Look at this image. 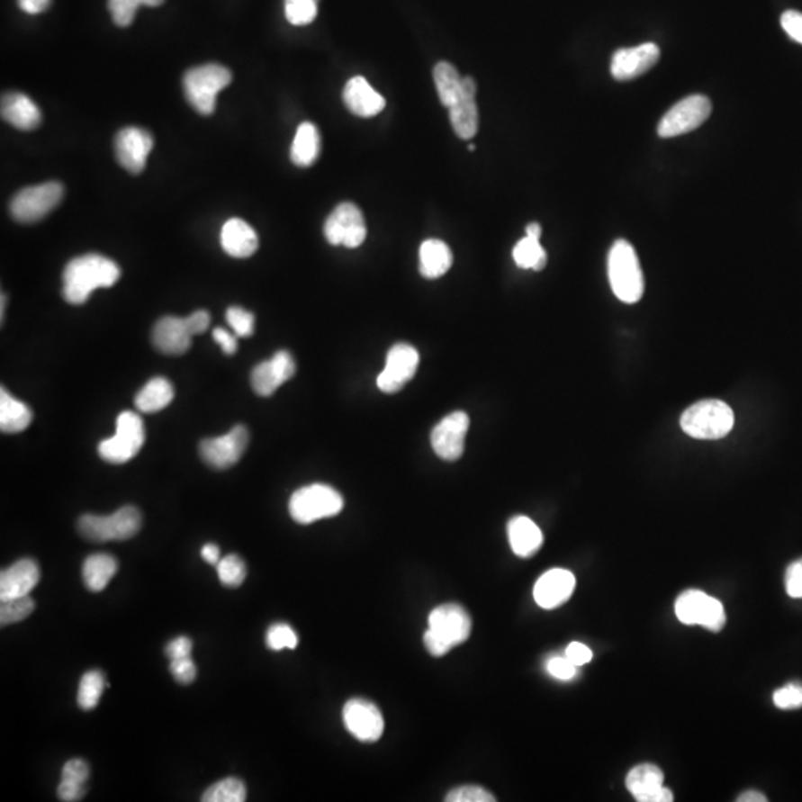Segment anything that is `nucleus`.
Listing matches in <instances>:
<instances>
[{
  "instance_id": "nucleus-32",
  "label": "nucleus",
  "mask_w": 802,
  "mask_h": 802,
  "mask_svg": "<svg viewBox=\"0 0 802 802\" xmlns=\"http://www.w3.org/2000/svg\"><path fill=\"white\" fill-rule=\"evenodd\" d=\"M175 399V386L168 379L157 376L146 383L136 395V408L141 413H157Z\"/></svg>"
},
{
  "instance_id": "nucleus-30",
  "label": "nucleus",
  "mask_w": 802,
  "mask_h": 802,
  "mask_svg": "<svg viewBox=\"0 0 802 802\" xmlns=\"http://www.w3.org/2000/svg\"><path fill=\"white\" fill-rule=\"evenodd\" d=\"M116 571L118 562L115 557L106 553H97L86 557L82 566V578L89 591L100 593L106 589L112 578L115 577Z\"/></svg>"
},
{
  "instance_id": "nucleus-39",
  "label": "nucleus",
  "mask_w": 802,
  "mask_h": 802,
  "mask_svg": "<svg viewBox=\"0 0 802 802\" xmlns=\"http://www.w3.org/2000/svg\"><path fill=\"white\" fill-rule=\"evenodd\" d=\"M217 575L221 584L226 587L241 586L247 577V566L241 557L228 554L216 564Z\"/></svg>"
},
{
  "instance_id": "nucleus-16",
  "label": "nucleus",
  "mask_w": 802,
  "mask_h": 802,
  "mask_svg": "<svg viewBox=\"0 0 802 802\" xmlns=\"http://www.w3.org/2000/svg\"><path fill=\"white\" fill-rule=\"evenodd\" d=\"M344 724L356 740L378 742L383 737V716L378 706L365 698H353L344 707Z\"/></svg>"
},
{
  "instance_id": "nucleus-46",
  "label": "nucleus",
  "mask_w": 802,
  "mask_h": 802,
  "mask_svg": "<svg viewBox=\"0 0 802 802\" xmlns=\"http://www.w3.org/2000/svg\"><path fill=\"white\" fill-rule=\"evenodd\" d=\"M447 802H493L497 798L482 786H459L446 795Z\"/></svg>"
},
{
  "instance_id": "nucleus-52",
  "label": "nucleus",
  "mask_w": 802,
  "mask_h": 802,
  "mask_svg": "<svg viewBox=\"0 0 802 802\" xmlns=\"http://www.w3.org/2000/svg\"><path fill=\"white\" fill-rule=\"evenodd\" d=\"M192 648H194V644H192L189 637L178 636L176 637V639H173V641L168 642V645L166 646V655L170 658V660L189 657L192 653Z\"/></svg>"
},
{
  "instance_id": "nucleus-42",
  "label": "nucleus",
  "mask_w": 802,
  "mask_h": 802,
  "mask_svg": "<svg viewBox=\"0 0 802 802\" xmlns=\"http://www.w3.org/2000/svg\"><path fill=\"white\" fill-rule=\"evenodd\" d=\"M296 632L290 627L289 624L276 623L272 624L267 628L266 645L272 651L294 650L297 646Z\"/></svg>"
},
{
  "instance_id": "nucleus-13",
  "label": "nucleus",
  "mask_w": 802,
  "mask_h": 802,
  "mask_svg": "<svg viewBox=\"0 0 802 802\" xmlns=\"http://www.w3.org/2000/svg\"><path fill=\"white\" fill-rule=\"evenodd\" d=\"M248 438V429L244 425H237L225 436L203 440L200 445L201 458L216 470L234 467L246 454Z\"/></svg>"
},
{
  "instance_id": "nucleus-17",
  "label": "nucleus",
  "mask_w": 802,
  "mask_h": 802,
  "mask_svg": "<svg viewBox=\"0 0 802 802\" xmlns=\"http://www.w3.org/2000/svg\"><path fill=\"white\" fill-rule=\"evenodd\" d=\"M153 139L150 132L141 128L127 127L115 137V155L118 162L131 175H140L145 170L149 153L152 152Z\"/></svg>"
},
{
  "instance_id": "nucleus-11",
  "label": "nucleus",
  "mask_w": 802,
  "mask_h": 802,
  "mask_svg": "<svg viewBox=\"0 0 802 802\" xmlns=\"http://www.w3.org/2000/svg\"><path fill=\"white\" fill-rule=\"evenodd\" d=\"M712 113V102L706 95L694 94L676 103L658 123V136L662 139L682 136L694 131L706 122Z\"/></svg>"
},
{
  "instance_id": "nucleus-18",
  "label": "nucleus",
  "mask_w": 802,
  "mask_h": 802,
  "mask_svg": "<svg viewBox=\"0 0 802 802\" xmlns=\"http://www.w3.org/2000/svg\"><path fill=\"white\" fill-rule=\"evenodd\" d=\"M296 363L287 351H278L271 360L262 361L251 372V388L260 397L274 394L283 383L293 378Z\"/></svg>"
},
{
  "instance_id": "nucleus-35",
  "label": "nucleus",
  "mask_w": 802,
  "mask_h": 802,
  "mask_svg": "<svg viewBox=\"0 0 802 802\" xmlns=\"http://www.w3.org/2000/svg\"><path fill=\"white\" fill-rule=\"evenodd\" d=\"M662 785H664V774L657 765H637L630 770L626 777V788L636 801Z\"/></svg>"
},
{
  "instance_id": "nucleus-36",
  "label": "nucleus",
  "mask_w": 802,
  "mask_h": 802,
  "mask_svg": "<svg viewBox=\"0 0 802 802\" xmlns=\"http://www.w3.org/2000/svg\"><path fill=\"white\" fill-rule=\"evenodd\" d=\"M513 259L522 269L543 271L547 265V253L536 238L525 237L514 246Z\"/></svg>"
},
{
  "instance_id": "nucleus-2",
  "label": "nucleus",
  "mask_w": 802,
  "mask_h": 802,
  "mask_svg": "<svg viewBox=\"0 0 802 802\" xmlns=\"http://www.w3.org/2000/svg\"><path fill=\"white\" fill-rule=\"evenodd\" d=\"M472 618L461 605L446 603L434 608L424 635L425 648L434 657H443L472 635Z\"/></svg>"
},
{
  "instance_id": "nucleus-38",
  "label": "nucleus",
  "mask_w": 802,
  "mask_h": 802,
  "mask_svg": "<svg viewBox=\"0 0 802 802\" xmlns=\"http://www.w3.org/2000/svg\"><path fill=\"white\" fill-rule=\"evenodd\" d=\"M247 799V788L244 781L237 777H226L205 790L203 802H244Z\"/></svg>"
},
{
  "instance_id": "nucleus-25",
  "label": "nucleus",
  "mask_w": 802,
  "mask_h": 802,
  "mask_svg": "<svg viewBox=\"0 0 802 802\" xmlns=\"http://www.w3.org/2000/svg\"><path fill=\"white\" fill-rule=\"evenodd\" d=\"M2 118L18 130L30 131L41 125L42 113L24 94L8 93L2 98Z\"/></svg>"
},
{
  "instance_id": "nucleus-26",
  "label": "nucleus",
  "mask_w": 802,
  "mask_h": 802,
  "mask_svg": "<svg viewBox=\"0 0 802 802\" xmlns=\"http://www.w3.org/2000/svg\"><path fill=\"white\" fill-rule=\"evenodd\" d=\"M509 541L514 554L523 559L536 554L544 543L543 532L536 523L527 516H516L507 527Z\"/></svg>"
},
{
  "instance_id": "nucleus-55",
  "label": "nucleus",
  "mask_w": 802,
  "mask_h": 802,
  "mask_svg": "<svg viewBox=\"0 0 802 802\" xmlns=\"http://www.w3.org/2000/svg\"><path fill=\"white\" fill-rule=\"evenodd\" d=\"M52 0H18V6L30 15L43 13L50 8Z\"/></svg>"
},
{
  "instance_id": "nucleus-19",
  "label": "nucleus",
  "mask_w": 802,
  "mask_h": 802,
  "mask_svg": "<svg viewBox=\"0 0 802 802\" xmlns=\"http://www.w3.org/2000/svg\"><path fill=\"white\" fill-rule=\"evenodd\" d=\"M660 59V48L653 42L623 48L612 56L611 73L617 81H632L650 72Z\"/></svg>"
},
{
  "instance_id": "nucleus-51",
  "label": "nucleus",
  "mask_w": 802,
  "mask_h": 802,
  "mask_svg": "<svg viewBox=\"0 0 802 802\" xmlns=\"http://www.w3.org/2000/svg\"><path fill=\"white\" fill-rule=\"evenodd\" d=\"M564 655L569 662H572L577 667L584 666L587 662H591L593 653L589 646L584 645L581 642H572L569 644L568 648L564 651Z\"/></svg>"
},
{
  "instance_id": "nucleus-12",
  "label": "nucleus",
  "mask_w": 802,
  "mask_h": 802,
  "mask_svg": "<svg viewBox=\"0 0 802 802\" xmlns=\"http://www.w3.org/2000/svg\"><path fill=\"white\" fill-rule=\"evenodd\" d=\"M324 237L331 246L356 248L365 241L367 228L360 208L353 203H342L327 217Z\"/></svg>"
},
{
  "instance_id": "nucleus-57",
  "label": "nucleus",
  "mask_w": 802,
  "mask_h": 802,
  "mask_svg": "<svg viewBox=\"0 0 802 802\" xmlns=\"http://www.w3.org/2000/svg\"><path fill=\"white\" fill-rule=\"evenodd\" d=\"M201 556L207 563L217 564L221 562V548L216 544H205L201 550Z\"/></svg>"
},
{
  "instance_id": "nucleus-40",
  "label": "nucleus",
  "mask_w": 802,
  "mask_h": 802,
  "mask_svg": "<svg viewBox=\"0 0 802 802\" xmlns=\"http://www.w3.org/2000/svg\"><path fill=\"white\" fill-rule=\"evenodd\" d=\"M33 611L34 600L30 598V594L29 596H23V598L2 600V605H0V624L5 627V626H9V624L26 620L27 617Z\"/></svg>"
},
{
  "instance_id": "nucleus-34",
  "label": "nucleus",
  "mask_w": 802,
  "mask_h": 802,
  "mask_svg": "<svg viewBox=\"0 0 802 802\" xmlns=\"http://www.w3.org/2000/svg\"><path fill=\"white\" fill-rule=\"evenodd\" d=\"M434 84L437 88L438 98L443 106H454L463 97V77H459L458 70L454 64L447 61H440L436 64L433 72Z\"/></svg>"
},
{
  "instance_id": "nucleus-22",
  "label": "nucleus",
  "mask_w": 802,
  "mask_h": 802,
  "mask_svg": "<svg viewBox=\"0 0 802 802\" xmlns=\"http://www.w3.org/2000/svg\"><path fill=\"white\" fill-rule=\"evenodd\" d=\"M342 97L347 109L360 118H374L385 109V98L363 77H351Z\"/></svg>"
},
{
  "instance_id": "nucleus-58",
  "label": "nucleus",
  "mask_w": 802,
  "mask_h": 802,
  "mask_svg": "<svg viewBox=\"0 0 802 802\" xmlns=\"http://www.w3.org/2000/svg\"><path fill=\"white\" fill-rule=\"evenodd\" d=\"M739 802H765L767 798H765L764 794H761L758 790H747L744 794L740 795L739 798H737Z\"/></svg>"
},
{
  "instance_id": "nucleus-15",
  "label": "nucleus",
  "mask_w": 802,
  "mask_h": 802,
  "mask_svg": "<svg viewBox=\"0 0 802 802\" xmlns=\"http://www.w3.org/2000/svg\"><path fill=\"white\" fill-rule=\"evenodd\" d=\"M470 428V418L465 412L445 416L431 431L434 452L445 461H456L465 449V437Z\"/></svg>"
},
{
  "instance_id": "nucleus-7",
  "label": "nucleus",
  "mask_w": 802,
  "mask_h": 802,
  "mask_svg": "<svg viewBox=\"0 0 802 802\" xmlns=\"http://www.w3.org/2000/svg\"><path fill=\"white\" fill-rule=\"evenodd\" d=\"M344 509V498L329 484L315 483L297 489L289 502L290 516L301 525L338 516Z\"/></svg>"
},
{
  "instance_id": "nucleus-61",
  "label": "nucleus",
  "mask_w": 802,
  "mask_h": 802,
  "mask_svg": "<svg viewBox=\"0 0 802 802\" xmlns=\"http://www.w3.org/2000/svg\"><path fill=\"white\" fill-rule=\"evenodd\" d=\"M799 563H801V566H802V557H801V559H799Z\"/></svg>"
},
{
  "instance_id": "nucleus-43",
  "label": "nucleus",
  "mask_w": 802,
  "mask_h": 802,
  "mask_svg": "<svg viewBox=\"0 0 802 802\" xmlns=\"http://www.w3.org/2000/svg\"><path fill=\"white\" fill-rule=\"evenodd\" d=\"M226 321L239 338H248L255 331V315L239 306H230L226 311Z\"/></svg>"
},
{
  "instance_id": "nucleus-45",
  "label": "nucleus",
  "mask_w": 802,
  "mask_h": 802,
  "mask_svg": "<svg viewBox=\"0 0 802 802\" xmlns=\"http://www.w3.org/2000/svg\"><path fill=\"white\" fill-rule=\"evenodd\" d=\"M143 5V0H109V11L116 26L128 27L134 22L137 9Z\"/></svg>"
},
{
  "instance_id": "nucleus-9",
  "label": "nucleus",
  "mask_w": 802,
  "mask_h": 802,
  "mask_svg": "<svg viewBox=\"0 0 802 802\" xmlns=\"http://www.w3.org/2000/svg\"><path fill=\"white\" fill-rule=\"evenodd\" d=\"M675 614L680 623L701 626L710 632L725 627V608L717 599L700 590H687L676 599Z\"/></svg>"
},
{
  "instance_id": "nucleus-1",
  "label": "nucleus",
  "mask_w": 802,
  "mask_h": 802,
  "mask_svg": "<svg viewBox=\"0 0 802 802\" xmlns=\"http://www.w3.org/2000/svg\"><path fill=\"white\" fill-rule=\"evenodd\" d=\"M121 269L102 255H84L68 262L63 272V297L70 305H82L94 290L107 289L118 283Z\"/></svg>"
},
{
  "instance_id": "nucleus-29",
  "label": "nucleus",
  "mask_w": 802,
  "mask_h": 802,
  "mask_svg": "<svg viewBox=\"0 0 802 802\" xmlns=\"http://www.w3.org/2000/svg\"><path fill=\"white\" fill-rule=\"evenodd\" d=\"M321 139H320L319 128L314 123L303 122L297 128L290 158L294 166L306 168L319 159Z\"/></svg>"
},
{
  "instance_id": "nucleus-54",
  "label": "nucleus",
  "mask_w": 802,
  "mask_h": 802,
  "mask_svg": "<svg viewBox=\"0 0 802 802\" xmlns=\"http://www.w3.org/2000/svg\"><path fill=\"white\" fill-rule=\"evenodd\" d=\"M186 323L191 329L192 335H201L210 326V314L207 311H196L194 314L187 315Z\"/></svg>"
},
{
  "instance_id": "nucleus-20",
  "label": "nucleus",
  "mask_w": 802,
  "mask_h": 802,
  "mask_svg": "<svg viewBox=\"0 0 802 802\" xmlns=\"http://www.w3.org/2000/svg\"><path fill=\"white\" fill-rule=\"evenodd\" d=\"M575 589V577L568 569H550L535 582L534 599L543 609H556L568 602Z\"/></svg>"
},
{
  "instance_id": "nucleus-14",
  "label": "nucleus",
  "mask_w": 802,
  "mask_h": 802,
  "mask_svg": "<svg viewBox=\"0 0 802 802\" xmlns=\"http://www.w3.org/2000/svg\"><path fill=\"white\" fill-rule=\"evenodd\" d=\"M419 365V354L412 345L397 344L386 356L385 369L379 374V390L385 394L399 392L409 381H412Z\"/></svg>"
},
{
  "instance_id": "nucleus-3",
  "label": "nucleus",
  "mask_w": 802,
  "mask_h": 802,
  "mask_svg": "<svg viewBox=\"0 0 802 802\" xmlns=\"http://www.w3.org/2000/svg\"><path fill=\"white\" fill-rule=\"evenodd\" d=\"M608 276L612 292L624 303H636L644 296L645 281L636 251L624 239L614 242L608 256Z\"/></svg>"
},
{
  "instance_id": "nucleus-47",
  "label": "nucleus",
  "mask_w": 802,
  "mask_h": 802,
  "mask_svg": "<svg viewBox=\"0 0 802 802\" xmlns=\"http://www.w3.org/2000/svg\"><path fill=\"white\" fill-rule=\"evenodd\" d=\"M170 671L173 678L182 685H189L196 678V666L191 655L171 660Z\"/></svg>"
},
{
  "instance_id": "nucleus-27",
  "label": "nucleus",
  "mask_w": 802,
  "mask_h": 802,
  "mask_svg": "<svg viewBox=\"0 0 802 802\" xmlns=\"http://www.w3.org/2000/svg\"><path fill=\"white\" fill-rule=\"evenodd\" d=\"M454 264L449 246L440 239H427L419 248L420 275L436 280L445 275Z\"/></svg>"
},
{
  "instance_id": "nucleus-31",
  "label": "nucleus",
  "mask_w": 802,
  "mask_h": 802,
  "mask_svg": "<svg viewBox=\"0 0 802 802\" xmlns=\"http://www.w3.org/2000/svg\"><path fill=\"white\" fill-rule=\"evenodd\" d=\"M33 413L22 400L15 399L8 391H0V429L4 433H22L32 424Z\"/></svg>"
},
{
  "instance_id": "nucleus-49",
  "label": "nucleus",
  "mask_w": 802,
  "mask_h": 802,
  "mask_svg": "<svg viewBox=\"0 0 802 802\" xmlns=\"http://www.w3.org/2000/svg\"><path fill=\"white\" fill-rule=\"evenodd\" d=\"M786 591L792 599H802V566L799 561L792 562L785 573Z\"/></svg>"
},
{
  "instance_id": "nucleus-37",
  "label": "nucleus",
  "mask_w": 802,
  "mask_h": 802,
  "mask_svg": "<svg viewBox=\"0 0 802 802\" xmlns=\"http://www.w3.org/2000/svg\"><path fill=\"white\" fill-rule=\"evenodd\" d=\"M107 687L106 680L100 671H89L82 676L77 689V705L82 710L89 712L95 709L102 698L103 691Z\"/></svg>"
},
{
  "instance_id": "nucleus-23",
  "label": "nucleus",
  "mask_w": 802,
  "mask_h": 802,
  "mask_svg": "<svg viewBox=\"0 0 802 802\" xmlns=\"http://www.w3.org/2000/svg\"><path fill=\"white\" fill-rule=\"evenodd\" d=\"M41 580V569L33 559H22L0 573V600L29 596Z\"/></svg>"
},
{
  "instance_id": "nucleus-8",
  "label": "nucleus",
  "mask_w": 802,
  "mask_h": 802,
  "mask_svg": "<svg viewBox=\"0 0 802 802\" xmlns=\"http://www.w3.org/2000/svg\"><path fill=\"white\" fill-rule=\"evenodd\" d=\"M145 425L136 412H122L116 419V433L98 445V455L109 464H125L136 458L145 445Z\"/></svg>"
},
{
  "instance_id": "nucleus-28",
  "label": "nucleus",
  "mask_w": 802,
  "mask_h": 802,
  "mask_svg": "<svg viewBox=\"0 0 802 802\" xmlns=\"http://www.w3.org/2000/svg\"><path fill=\"white\" fill-rule=\"evenodd\" d=\"M89 779V765L84 760H70L64 764L61 780L57 788L59 801L77 802L86 794V781Z\"/></svg>"
},
{
  "instance_id": "nucleus-10",
  "label": "nucleus",
  "mask_w": 802,
  "mask_h": 802,
  "mask_svg": "<svg viewBox=\"0 0 802 802\" xmlns=\"http://www.w3.org/2000/svg\"><path fill=\"white\" fill-rule=\"evenodd\" d=\"M63 195L64 187L61 183H42L18 192L11 201L9 210L14 219L20 223H34L48 216L61 203Z\"/></svg>"
},
{
  "instance_id": "nucleus-6",
  "label": "nucleus",
  "mask_w": 802,
  "mask_h": 802,
  "mask_svg": "<svg viewBox=\"0 0 802 802\" xmlns=\"http://www.w3.org/2000/svg\"><path fill=\"white\" fill-rule=\"evenodd\" d=\"M140 527V511L132 505H125L109 516L86 514L77 522L79 534L93 543L125 541L136 536Z\"/></svg>"
},
{
  "instance_id": "nucleus-60",
  "label": "nucleus",
  "mask_w": 802,
  "mask_h": 802,
  "mask_svg": "<svg viewBox=\"0 0 802 802\" xmlns=\"http://www.w3.org/2000/svg\"><path fill=\"white\" fill-rule=\"evenodd\" d=\"M162 4H164V0H143V5H146V6H152V8H155V6H161Z\"/></svg>"
},
{
  "instance_id": "nucleus-48",
  "label": "nucleus",
  "mask_w": 802,
  "mask_h": 802,
  "mask_svg": "<svg viewBox=\"0 0 802 802\" xmlns=\"http://www.w3.org/2000/svg\"><path fill=\"white\" fill-rule=\"evenodd\" d=\"M545 669L554 680H572L578 673V667L572 662H569L566 655L548 658Z\"/></svg>"
},
{
  "instance_id": "nucleus-50",
  "label": "nucleus",
  "mask_w": 802,
  "mask_h": 802,
  "mask_svg": "<svg viewBox=\"0 0 802 802\" xmlns=\"http://www.w3.org/2000/svg\"><path fill=\"white\" fill-rule=\"evenodd\" d=\"M780 23L789 38L802 45V14L798 11H786L781 15Z\"/></svg>"
},
{
  "instance_id": "nucleus-53",
  "label": "nucleus",
  "mask_w": 802,
  "mask_h": 802,
  "mask_svg": "<svg viewBox=\"0 0 802 802\" xmlns=\"http://www.w3.org/2000/svg\"><path fill=\"white\" fill-rule=\"evenodd\" d=\"M212 338L216 340V344L223 349V353L226 356H234L237 353L238 342H237V335H232L230 331L225 330V329H221V327H217L212 330Z\"/></svg>"
},
{
  "instance_id": "nucleus-44",
  "label": "nucleus",
  "mask_w": 802,
  "mask_h": 802,
  "mask_svg": "<svg viewBox=\"0 0 802 802\" xmlns=\"http://www.w3.org/2000/svg\"><path fill=\"white\" fill-rule=\"evenodd\" d=\"M772 701L781 710H795L802 707V682H790L779 688L772 694Z\"/></svg>"
},
{
  "instance_id": "nucleus-4",
  "label": "nucleus",
  "mask_w": 802,
  "mask_h": 802,
  "mask_svg": "<svg viewBox=\"0 0 802 802\" xmlns=\"http://www.w3.org/2000/svg\"><path fill=\"white\" fill-rule=\"evenodd\" d=\"M734 427L733 409L721 400H701L680 416L683 433L697 440H719Z\"/></svg>"
},
{
  "instance_id": "nucleus-24",
  "label": "nucleus",
  "mask_w": 802,
  "mask_h": 802,
  "mask_svg": "<svg viewBox=\"0 0 802 802\" xmlns=\"http://www.w3.org/2000/svg\"><path fill=\"white\" fill-rule=\"evenodd\" d=\"M223 250L237 259H247L259 248V237L256 230L242 219H230L221 232Z\"/></svg>"
},
{
  "instance_id": "nucleus-59",
  "label": "nucleus",
  "mask_w": 802,
  "mask_h": 802,
  "mask_svg": "<svg viewBox=\"0 0 802 802\" xmlns=\"http://www.w3.org/2000/svg\"><path fill=\"white\" fill-rule=\"evenodd\" d=\"M541 232H543V230H541V226H539L538 223H529V225L527 226V237L539 239V238H541Z\"/></svg>"
},
{
  "instance_id": "nucleus-41",
  "label": "nucleus",
  "mask_w": 802,
  "mask_h": 802,
  "mask_svg": "<svg viewBox=\"0 0 802 802\" xmlns=\"http://www.w3.org/2000/svg\"><path fill=\"white\" fill-rule=\"evenodd\" d=\"M285 18L293 26H306L319 14V0H285Z\"/></svg>"
},
{
  "instance_id": "nucleus-21",
  "label": "nucleus",
  "mask_w": 802,
  "mask_h": 802,
  "mask_svg": "<svg viewBox=\"0 0 802 802\" xmlns=\"http://www.w3.org/2000/svg\"><path fill=\"white\" fill-rule=\"evenodd\" d=\"M191 329L186 319L180 317H164L159 320L152 330V342L159 353L166 356H183L191 348Z\"/></svg>"
},
{
  "instance_id": "nucleus-5",
  "label": "nucleus",
  "mask_w": 802,
  "mask_h": 802,
  "mask_svg": "<svg viewBox=\"0 0 802 802\" xmlns=\"http://www.w3.org/2000/svg\"><path fill=\"white\" fill-rule=\"evenodd\" d=\"M232 82V73L221 64H204L187 70L183 88L187 102L201 115H212L216 109L217 95Z\"/></svg>"
},
{
  "instance_id": "nucleus-56",
  "label": "nucleus",
  "mask_w": 802,
  "mask_h": 802,
  "mask_svg": "<svg viewBox=\"0 0 802 802\" xmlns=\"http://www.w3.org/2000/svg\"><path fill=\"white\" fill-rule=\"evenodd\" d=\"M673 799L675 798H673L671 790L667 789L666 786L662 785L650 792V794H646L645 797L639 798V802H671Z\"/></svg>"
},
{
  "instance_id": "nucleus-33",
  "label": "nucleus",
  "mask_w": 802,
  "mask_h": 802,
  "mask_svg": "<svg viewBox=\"0 0 802 802\" xmlns=\"http://www.w3.org/2000/svg\"><path fill=\"white\" fill-rule=\"evenodd\" d=\"M449 118L455 134L470 140L479 131V107L475 97H461L459 102L449 107Z\"/></svg>"
}]
</instances>
